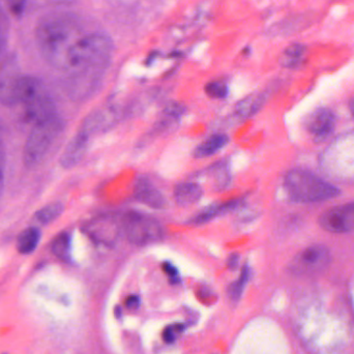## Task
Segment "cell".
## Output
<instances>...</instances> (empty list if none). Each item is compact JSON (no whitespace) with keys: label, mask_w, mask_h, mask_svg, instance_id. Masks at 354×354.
Returning <instances> with one entry per match:
<instances>
[{"label":"cell","mask_w":354,"mask_h":354,"mask_svg":"<svg viewBox=\"0 0 354 354\" xmlns=\"http://www.w3.org/2000/svg\"><path fill=\"white\" fill-rule=\"evenodd\" d=\"M85 33L76 17L50 14L37 24L35 41L44 59L53 68L66 72L71 53Z\"/></svg>","instance_id":"1"},{"label":"cell","mask_w":354,"mask_h":354,"mask_svg":"<svg viewBox=\"0 0 354 354\" xmlns=\"http://www.w3.org/2000/svg\"><path fill=\"white\" fill-rule=\"evenodd\" d=\"M284 189L292 201L299 203L326 201L340 195L335 185L303 169H293L286 174Z\"/></svg>","instance_id":"2"},{"label":"cell","mask_w":354,"mask_h":354,"mask_svg":"<svg viewBox=\"0 0 354 354\" xmlns=\"http://www.w3.org/2000/svg\"><path fill=\"white\" fill-rule=\"evenodd\" d=\"M18 105L22 108L23 120L32 127L57 114L55 104L43 82L32 76L23 81Z\"/></svg>","instance_id":"3"},{"label":"cell","mask_w":354,"mask_h":354,"mask_svg":"<svg viewBox=\"0 0 354 354\" xmlns=\"http://www.w3.org/2000/svg\"><path fill=\"white\" fill-rule=\"evenodd\" d=\"M64 126V120L56 114L32 127L23 151V160L27 168H35L41 164L62 134Z\"/></svg>","instance_id":"4"},{"label":"cell","mask_w":354,"mask_h":354,"mask_svg":"<svg viewBox=\"0 0 354 354\" xmlns=\"http://www.w3.org/2000/svg\"><path fill=\"white\" fill-rule=\"evenodd\" d=\"M120 225L122 232L133 245H151L162 241L164 237L163 227L159 221L141 212L133 210L126 212L122 216Z\"/></svg>","instance_id":"5"},{"label":"cell","mask_w":354,"mask_h":354,"mask_svg":"<svg viewBox=\"0 0 354 354\" xmlns=\"http://www.w3.org/2000/svg\"><path fill=\"white\" fill-rule=\"evenodd\" d=\"M330 263V252L322 245H313L299 252L291 261L292 274L297 276H312L322 272Z\"/></svg>","instance_id":"6"},{"label":"cell","mask_w":354,"mask_h":354,"mask_svg":"<svg viewBox=\"0 0 354 354\" xmlns=\"http://www.w3.org/2000/svg\"><path fill=\"white\" fill-rule=\"evenodd\" d=\"M319 223L330 233L354 232V202L330 208L320 216Z\"/></svg>","instance_id":"7"},{"label":"cell","mask_w":354,"mask_h":354,"mask_svg":"<svg viewBox=\"0 0 354 354\" xmlns=\"http://www.w3.org/2000/svg\"><path fill=\"white\" fill-rule=\"evenodd\" d=\"M22 75L16 58L8 57L0 68V104L12 107L17 105V93Z\"/></svg>","instance_id":"8"},{"label":"cell","mask_w":354,"mask_h":354,"mask_svg":"<svg viewBox=\"0 0 354 354\" xmlns=\"http://www.w3.org/2000/svg\"><path fill=\"white\" fill-rule=\"evenodd\" d=\"M87 235L97 243L112 247L118 243L122 233V225L113 216L95 218L85 226Z\"/></svg>","instance_id":"9"},{"label":"cell","mask_w":354,"mask_h":354,"mask_svg":"<svg viewBox=\"0 0 354 354\" xmlns=\"http://www.w3.org/2000/svg\"><path fill=\"white\" fill-rule=\"evenodd\" d=\"M336 124L334 112L328 108L314 110L306 120V128L318 140H324L332 134Z\"/></svg>","instance_id":"10"},{"label":"cell","mask_w":354,"mask_h":354,"mask_svg":"<svg viewBox=\"0 0 354 354\" xmlns=\"http://www.w3.org/2000/svg\"><path fill=\"white\" fill-rule=\"evenodd\" d=\"M134 196L139 202L153 209H164L167 204L162 192L147 177L137 179Z\"/></svg>","instance_id":"11"},{"label":"cell","mask_w":354,"mask_h":354,"mask_svg":"<svg viewBox=\"0 0 354 354\" xmlns=\"http://www.w3.org/2000/svg\"><path fill=\"white\" fill-rule=\"evenodd\" d=\"M89 138H91V135L87 134L82 129L78 131V133L73 137L72 140L68 142V147H66L62 158H60V164L62 167L71 169L80 163L81 160L86 153Z\"/></svg>","instance_id":"12"},{"label":"cell","mask_w":354,"mask_h":354,"mask_svg":"<svg viewBox=\"0 0 354 354\" xmlns=\"http://www.w3.org/2000/svg\"><path fill=\"white\" fill-rule=\"evenodd\" d=\"M239 200H231V201L225 202V203L214 204V205L208 206L204 208L201 212L196 214L195 216L189 218V224L194 226H200V225L206 224L214 220L218 216L227 214V212H232L235 208L239 207Z\"/></svg>","instance_id":"13"},{"label":"cell","mask_w":354,"mask_h":354,"mask_svg":"<svg viewBox=\"0 0 354 354\" xmlns=\"http://www.w3.org/2000/svg\"><path fill=\"white\" fill-rule=\"evenodd\" d=\"M202 196H203V189L198 183H180L174 187V200L180 206H189L197 203Z\"/></svg>","instance_id":"14"},{"label":"cell","mask_w":354,"mask_h":354,"mask_svg":"<svg viewBox=\"0 0 354 354\" xmlns=\"http://www.w3.org/2000/svg\"><path fill=\"white\" fill-rule=\"evenodd\" d=\"M228 142L229 138L227 135H212L194 149L193 156L196 159L212 157V156L216 155L218 151H220L221 149H224L228 145Z\"/></svg>","instance_id":"15"},{"label":"cell","mask_w":354,"mask_h":354,"mask_svg":"<svg viewBox=\"0 0 354 354\" xmlns=\"http://www.w3.org/2000/svg\"><path fill=\"white\" fill-rule=\"evenodd\" d=\"M266 103V97L262 93H254V95H248L245 99L241 100L239 102L236 107H235V111H236L237 115L243 120L252 118L255 115L256 113L260 111L262 106Z\"/></svg>","instance_id":"16"},{"label":"cell","mask_w":354,"mask_h":354,"mask_svg":"<svg viewBox=\"0 0 354 354\" xmlns=\"http://www.w3.org/2000/svg\"><path fill=\"white\" fill-rule=\"evenodd\" d=\"M307 47L303 44H292L281 54V66L287 68H297L305 60Z\"/></svg>","instance_id":"17"},{"label":"cell","mask_w":354,"mask_h":354,"mask_svg":"<svg viewBox=\"0 0 354 354\" xmlns=\"http://www.w3.org/2000/svg\"><path fill=\"white\" fill-rule=\"evenodd\" d=\"M41 241V232L35 227H30L21 233L17 241V249L21 254H31Z\"/></svg>","instance_id":"18"},{"label":"cell","mask_w":354,"mask_h":354,"mask_svg":"<svg viewBox=\"0 0 354 354\" xmlns=\"http://www.w3.org/2000/svg\"><path fill=\"white\" fill-rule=\"evenodd\" d=\"M64 212V205L60 202L48 204L35 214V220L39 224L47 225L55 221Z\"/></svg>","instance_id":"19"},{"label":"cell","mask_w":354,"mask_h":354,"mask_svg":"<svg viewBox=\"0 0 354 354\" xmlns=\"http://www.w3.org/2000/svg\"><path fill=\"white\" fill-rule=\"evenodd\" d=\"M52 252L56 257L64 261L71 258V236L68 233H60L52 243Z\"/></svg>","instance_id":"20"},{"label":"cell","mask_w":354,"mask_h":354,"mask_svg":"<svg viewBox=\"0 0 354 354\" xmlns=\"http://www.w3.org/2000/svg\"><path fill=\"white\" fill-rule=\"evenodd\" d=\"M250 277H251V270H250L249 266H243L239 280L235 281L234 283H232V284L229 286V297H230L233 301H237V299H239V297H241L245 285H247L248 282H249Z\"/></svg>","instance_id":"21"},{"label":"cell","mask_w":354,"mask_h":354,"mask_svg":"<svg viewBox=\"0 0 354 354\" xmlns=\"http://www.w3.org/2000/svg\"><path fill=\"white\" fill-rule=\"evenodd\" d=\"M204 91L212 99H224L228 95V86L223 81H210L204 87Z\"/></svg>","instance_id":"22"},{"label":"cell","mask_w":354,"mask_h":354,"mask_svg":"<svg viewBox=\"0 0 354 354\" xmlns=\"http://www.w3.org/2000/svg\"><path fill=\"white\" fill-rule=\"evenodd\" d=\"M212 172L218 189L226 187L228 185L230 176H229V169L225 164H218V165L214 166L212 168Z\"/></svg>","instance_id":"23"},{"label":"cell","mask_w":354,"mask_h":354,"mask_svg":"<svg viewBox=\"0 0 354 354\" xmlns=\"http://www.w3.org/2000/svg\"><path fill=\"white\" fill-rule=\"evenodd\" d=\"M185 106L178 102H170L167 105L164 107L163 113L165 114L166 118H170L172 120H180L185 114Z\"/></svg>","instance_id":"24"},{"label":"cell","mask_w":354,"mask_h":354,"mask_svg":"<svg viewBox=\"0 0 354 354\" xmlns=\"http://www.w3.org/2000/svg\"><path fill=\"white\" fill-rule=\"evenodd\" d=\"M185 330V326L183 324H172V326H168L163 333L164 340L167 343H172L178 338L179 335Z\"/></svg>","instance_id":"25"},{"label":"cell","mask_w":354,"mask_h":354,"mask_svg":"<svg viewBox=\"0 0 354 354\" xmlns=\"http://www.w3.org/2000/svg\"><path fill=\"white\" fill-rule=\"evenodd\" d=\"M4 169H6V149H4L3 137L0 131V195L3 187Z\"/></svg>","instance_id":"26"},{"label":"cell","mask_w":354,"mask_h":354,"mask_svg":"<svg viewBox=\"0 0 354 354\" xmlns=\"http://www.w3.org/2000/svg\"><path fill=\"white\" fill-rule=\"evenodd\" d=\"M6 2H8V8H10V12L15 16H20L24 12L28 0H6Z\"/></svg>","instance_id":"27"},{"label":"cell","mask_w":354,"mask_h":354,"mask_svg":"<svg viewBox=\"0 0 354 354\" xmlns=\"http://www.w3.org/2000/svg\"><path fill=\"white\" fill-rule=\"evenodd\" d=\"M163 270L169 277L172 282H177V280H178V270L171 262H164Z\"/></svg>","instance_id":"28"},{"label":"cell","mask_w":354,"mask_h":354,"mask_svg":"<svg viewBox=\"0 0 354 354\" xmlns=\"http://www.w3.org/2000/svg\"><path fill=\"white\" fill-rule=\"evenodd\" d=\"M127 307L129 309H136V308L139 307L140 305V299L136 295H132V297H129L126 301Z\"/></svg>","instance_id":"29"},{"label":"cell","mask_w":354,"mask_h":354,"mask_svg":"<svg viewBox=\"0 0 354 354\" xmlns=\"http://www.w3.org/2000/svg\"><path fill=\"white\" fill-rule=\"evenodd\" d=\"M239 262V254H232L230 257L228 258V261H227V266H228L229 268L231 270H234L236 268L237 264Z\"/></svg>","instance_id":"30"},{"label":"cell","mask_w":354,"mask_h":354,"mask_svg":"<svg viewBox=\"0 0 354 354\" xmlns=\"http://www.w3.org/2000/svg\"><path fill=\"white\" fill-rule=\"evenodd\" d=\"M120 1L124 2V3L126 4H132L135 3V2L137 1V0H120Z\"/></svg>","instance_id":"31"},{"label":"cell","mask_w":354,"mask_h":354,"mask_svg":"<svg viewBox=\"0 0 354 354\" xmlns=\"http://www.w3.org/2000/svg\"><path fill=\"white\" fill-rule=\"evenodd\" d=\"M351 113H353V115L354 116V100L353 102H351Z\"/></svg>","instance_id":"32"},{"label":"cell","mask_w":354,"mask_h":354,"mask_svg":"<svg viewBox=\"0 0 354 354\" xmlns=\"http://www.w3.org/2000/svg\"><path fill=\"white\" fill-rule=\"evenodd\" d=\"M2 47H3V45H2V37L1 33H0V54H1Z\"/></svg>","instance_id":"33"},{"label":"cell","mask_w":354,"mask_h":354,"mask_svg":"<svg viewBox=\"0 0 354 354\" xmlns=\"http://www.w3.org/2000/svg\"><path fill=\"white\" fill-rule=\"evenodd\" d=\"M1 354H8V353H1Z\"/></svg>","instance_id":"34"}]
</instances>
